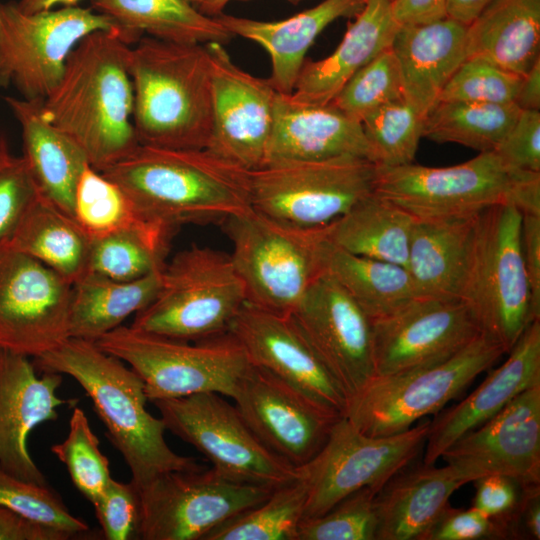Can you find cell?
I'll list each match as a JSON object with an SVG mask.
<instances>
[{
  "label": "cell",
  "mask_w": 540,
  "mask_h": 540,
  "mask_svg": "<svg viewBox=\"0 0 540 540\" xmlns=\"http://www.w3.org/2000/svg\"><path fill=\"white\" fill-rule=\"evenodd\" d=\"M130 49L119 31L86 35L43 100L45 117L79 144L99 172L140 145L133 125Z\"/></svg>",
  "instance_id": "1"
},
{
  "label": "cell",
  "mask_w": 540,
  "mask_h": 540,
  "mask_svg": "<svg viewBox=\"0 0 540 540\" xmlns=\"http://www.w3.org/2000/svg\"><path fill=\"white\" fill-rule=\"evenodd\" d=\"M146 219L179 229L222 222L251 208L249 171L208 149L138 145L101 172Z\"/></svg>",
  "instance_id": "2"
},
{
  "label": "cell",
  "mask_w": 540,
  "mask_h": 540,
  "mask_svg": "<svg viewBox=\"0 0 540 540\" xmlns=\"http://www.w3.org/2000/svg\"><path fill=\"white\" fill-rule=\"evenodd\" d=\"M33 363L37 371L68 375L83 388L136 488L163 473L200 467L194 458L177 454L167 444L162 419L146 408L140 377L94 341L69 337Z\"/></svg>",
  "instance_id": "3"
},
{
  "label": "cell",
  "mask_w": 540,
  "mask_h": 540,
  "mask_svg": "<svg viewBox=\"0 0 540 540\" xmlns=\"http://www.w3.org/2000/svg\"><path fill=\"white\" fill-rule=\"evenodd\" d=\"M130 49L133 125L142 145L206 149L212 134L206 45L141 37Z\"/></svg>",
  "instance_id": "4"
},
{
  "label": "cell",
  "mask_w": 540,
  "mask_h": 540,
  "mask_svg": "<svg viewBox=\"0 0 540 540\" xmlns=\"http://www.w3.org/2000/svg\"><path fill=\"white\" fill-rule=\"evenodd\" d=\"M522 214L493 205L475 220L460 292L482 332L507 354L536 318L522 252Z\"/></svg>",
  "instance_id": "5"
},
{
  "label": "cell",
  "mask_w": 540,
  "mask_h": 540,
  "mask_svg": "<svg viewBox=\"0 0 540 540\" xmlns=\"http://www.w3.org/2000/svg\"><path fill=\"white\" fill-rule=\"evenodd\" d=\"M221 223L233 244L230 255L244 284L247 302L290 315L324 271L329 225L297 227L252 208Z\"/></svg>",
  "instance_id": "6"
},
{
  "label": "cell",
  "mask_w": 540,
  "mask_h": 540,
  "mask_svg": "<svg viewBox=\"0 0 540 540\" xmlns=\"http://www.w3.org/2000/svg\"><path fill=\"white\" fill-rule=\"evenodd\" d=\"M94 342L140 377L151 402L205 392L232 398L251 368L244 348L229 331L192 342L120 325Z\"/></svg>",
  "instance_id": "7"
},
{
  "label": "cell",
  "mask_w": 540,
  "mask_h": 540,
  "mask_svg": "<svg viewBox=\"0 0 540 540\" xmlns=\"http://www.w3.org/2000/svg\"><path fill=\"white\" fill-rule=\"evenodd\" d=\"M246 302L231 255L192 245L166 263L159 293L135 314L130 326L172 339L199 341L228 332Z\"/></svg>",
  "instance_id": "8"
},
{
  "label": "cell",
  "mask_w": 540,
  "mask_h": 540,
  "mask_svg": "<svg viewBox=\"0 0 540 540\" xmlns=\"http://www.w3.org/2000/svg\"><path fill=\"white\" fill-rule=\"evenodd\" d=\"M506 354L485 333L452 357L403 373L374 376L347 406L346 417L360 432L373 437L410 429L437 414L482 372Z\"/></svg>",
  "instance_id": "9"
},
{
  "label": "cell",
  "mask_w": 540,
  "mask_h": 540,
  "mask_svg": "<svg viewBox=\"0 0 540 540\" xmlns=\"http://www.w3.org/2000/svg\"><path fill=\"white\" fill-rule=\"evenodd\" d=\"M378 164L343 156L278 161L249 171L251 208L297 227H323L374 192Z\"/></svg>",
  "instance_id": "10"
},
{
  "label": "cell",
  "mask_w": 540,
  "mask_h": 540,
  "mask_svg": "<svg viewBox=\"0 0 540 540\" xmlns=\"http://www.w3.org/2000/svg\"><path fill=\"white\" fill-rule=\"evenodd\" d=\"M100 30L123 36L110 17L93 9L65 6L27 13L15 1H0V87H14L23 99H46L71 51Z\"/></svg>",
  "instance_id": "11"
},
{
  "label": "cell",
  "mask_w": 540,
  "mask_h": 540,
  "mask_svg": "<svg viewBox=\"0 0 540 540\" xmlns=\"http://www.w3.org/2000/svg\"><path fill=\"white\" fill-rule=\"evenodd\" d=\"M166 430L202 453L222 476L274 488L298 475V468L268 450L235 405L205 392L153 402Z\"/></svg>",
  "instance_id": "12"
},
{
  "label": "cell",
  "mask_w": 540,
  "mask_h": 540,
  "mask_svg": "<svg viewBox=\"0 0 540 540\" xmlns=\"http://www.w3.org/2000/svg\"><path fill=\"white\" fill-rule=\"evenodd\" d=\"M274 488L234 481L213 468L163 473L137 488L139 539L204 540L223 522L264 501Z\"/></svg>",
  "instance_id": "13"
},
{
  "label": "cell",
  "mask_w": 540,
  "mask_h": 540,
  "mask_svg": "<svg viewBox=\"0 0 540 540\" xmlns=\"http://www.w3.org/2000/svg\"><path fill=\"white\" fill-rule=\"evenodd\" d=\"M430 420L389 436L360 432L346 417L331 428L321 450L299 473L306 482L304 518L324 514L351 493L366 486H382L422 452Z\"/></svg>",
  "instance_id": "14"
},
{
  "label": "cell",
  "mask_w": 540,
  "mask_h": 540,
  "mask_svg": "<svg viewBox=\"0 0 540 540\" xmlns=\"http://www.w3.org/2000/svg\"><path fill=\"white\" fill-rule=\"evenodd\" d=\"M516 172L493 151L448 167L378 165L374 193L416 219L471 217L510 203Z\"/></svg>",
  "instance_id": "15"
},
{
  "label": "cell",
  "mask_w": 540,
  "mask_h": 540,
  "mask_svg": "<svg viewBox=\"0 0 540 540\" xmlns=\"http://www.w3.org/2000/svg\"><path fill=\"white\" fill-rule=\"evenodd\" d=\"M72 284L0 244V348L37 358L69 338Z\"/></svg>",
  "instance_id": "16"
},
{
  "label": "cell",
  "mask_w": 540,
  "mask_h": 540,
  "mask_svg": "<svg viewBox=\"0 0 540 540\" xmlns=\"http://www.w3.org/2000/svg\"><path fill=\"white\" fill-rule=\"evenodd\" d=\"M370 321L375 376L437 364L483 333L469 307L458 298L418 297Z\"/></svg>",
  "instance_id": "17"
},
{
  "label": "cell",
  "mask_w": 540,
  "mask_h": 540,
  "mask_svg": "<svg viewBox=\"0 0 540 540\" xmlns=\"http://www.w3.org/2000/svg\"><path fill=\"white\" fill-rule=\"evenodd\" d=\"M290 316L349 402L375 376L369 317L325 271Z\"/></svg>",
  "instance_id": "18"
},
{
  "label": "cell",
  "mask_w": 540,
  "mask_h": 540,
  "mask_svg": "<svg viewBox=\"0 0 540 540\" xmlns=\"http://www.w3.org/2000/svg\"><path fill=\"white\" fill-rule=\"evenodd\" d=\"M210 57L212 134L208 149L247 171L266 162L277 91L268 78L244 71L225 45L205 44Z\"/></svg>",
  "instance_id": "19"
},
{
  "label": "cell",
  "mask_w": 540,
  "mask_h": 540,
  "mask_svg": "<svg viewBox=\"0 0 540 540\" xmlns=\"http://www.w3.org/2000/svg\"><path fill=\"white\" fill-rule=\"evenodd\" d=\"M228 331L251 365L271 373L330 416H345L347 396L290 315L246 302Z\"/></svg>",
  "instance_id": "20"
},
{
  "label": "cell",
  "mask_w": 540,
  "mask_h": 540,
  "mask_svg": "<svg viewBox=\"0 0 540 540\" xmlns=\"http://www.w3.org/2000/svg\"><path fill=\"white\" fill-rule=\"evenodd\" d=\"M441 458L468 483L490 474L540 484V382L458 438Z\"/></svg>",
  "instance_id": "21"
},
{
  "label": "cell",
  "mask_w": 540,
  "mask_h": 540,
  "mask_svg": "<svg viewBox=\"0 0 540 540\" xmlns=\"http://www.w3.org/2000/svg\"><path fill=\"white\" fill-rule=\"evenodd\" d=\"M232 399L261 443L295 468L308 463L321 450L332 426L340 419L253 365L239 382Z\"/></svg>",
  "instance_id": "22"
},
{
  "label": "cell",
  "mask_w": 540,
  "mask_h": 540,
  "mask_svg": "<svg viewBox=\"0 0 540 540\" xmlns=\"http://www.w3.org/2000/svg\"><path fill=\"white\" fill-rule=\"evenodd\" d=\"M62 381V374L39 375L28 356L0 348V466L18 478L48 485L28 439L37 426L58 418L59 407L77 403L57 395Z\"/></svg>",
  "instance_id": "23"
},
{
  "label": "cell",
  "mask_w": 540,
  "mask_h": 540,
  "mask_svg": "<svg viewBox=\"0 0 540 540\" xmlns=\"http://www.w3.org/2000/svg\"><path fill=\"white\" fill-rule=\"evenodd\" d=\"M466 398L430 421L423 463L433 465L458 438L480 426L522 391L540 382V319L531 322L507 353Z\"/></svg>",
  "instance_id": "24"
},
{
  "label": "cell",
  "mask_w": 540,
  "mask_h": 540,
  "mask_svg": "<svg viewBox=\"0 0 540 540\" xmlns=\"http://www.w3.org/2000/svg\"><path fill=\"white\" fill-rule=\"evenodd\" d=\"M343 156L366 158L376 163L360 121L332 103H306L277 92L265 164Z\"/></svg>",
  "instance_id": "25"
},
{
  "label": "cell",
  "mask_w": 540,
  "mask_h": 540,
  "mask_svg": "<svg viewBox=\"0 0 540 540\" xmlns=\"http://www.w3.org/2000/svg\"><path fill=\"white\" fill-rule=\"evenodd\" d=\"M467 25L449 17L400 25L391 49L399 65L403 96L423 118L466 59Z\"/></svg>",
  "instance_id": "26"
},
{
  "label": "cell",
  "mask_w": 540,
  "mask_h": 540,
  "mask_svg": "<svg viewBox=\"0 0 540 540\" xmlns=\"http://www.w3.org/2000/svg\"><path fill=\"white\" fill-rule=\"evenodd\" d=\"M467 483L449 464L409 463L376 493L375 540H419L448 507L451 495Z\"/></svg>",
  "instance_id": "27"
},
{
  "label": "cell",
  "mask_w": 540,
  "mask_h": 540,
  "mask_svg": "<svg viewBox=\"0 0 540 540\" xmlns=\"http://www.w3.org/2000/svg\"><path fill=\"white\" fill-rule=\"evenodd\" d=\"M366 0H324L318 5L278 21H259L221 13L215 18L234 37L251 40L263 47L271 59L273 88L291 94L318 35L339 18L355 17Z\"/></svg>",
  "instance_id": "28"
},
{
  "label": "cell",
  "mask_w": 540,
  "mask_h": 540,
  "mask_svg": "<svg viewBox=\"0 0 540 540\" xmlns=\"http://www.w3.org/2000/svg\"><path fill=\"white\" fill-rule=\"evenodd\" d=\"M399 26L392 14L391 0H366L331 55L318 61H304L290 95L306 103H331L362 67L391 47Z\"/></svg>",
  "instance_id": "29"
},
{
  "label": "cell",
  "mask_w": 540,
  "mask_h": 540,
  "mask_svg": "<svg viewBox=\"0 0 540 540\" xmlns=\"http://www.w3.org/2000/svg\"><path fill=\"white\" fill-rule=\"evenodd\" d=\"M22 129L23 157L41 193L74 219L78 181L88 158L68 134L52 124L43 113V100L5 97Z\"/></svg>",
  "instance_id": "30"
},
{
  "label": "cell",
  "mask_w": 540,
  "mask_h": 540,
  "mask_svg": "<svg viewBox=\"0 0 540 540\" xmlns=\"http://www.w3.org/2000/svg\"><path fill=\"white\" fill-rule=\"evenodd\" d=\"M476 217L415 218L405 268L418 297L459 299Z\"/></svg>",
  "instance_id": "31"
},
{
  "label": "cell",
  "mask_w": 540,
  "mask_h": 540,
  "mask_svg": "<svg viewBox=\"0 0 540 540\" xmlns=\"http://www.w3.org/2000/svg\"><path fill=\"white\" fill-rule=\"evenodd\" d=\"M539 48L540 0H493L467 27V57L522 77L540 59Z\"/></svg>",
  "instance_id": "32"
},
{
  "label": "cell",
  "mask_w": 540,
  "mask_h": 540,
  "mask_svg": "<svg viewBox=\"0 0 540 540\" xmlns=\"http://www.w3.org/2000/svg\"><path fill=\"white\" fill-rule=\"evenodd\" d=\"M92 9L110 17L131 45L143 34L160 40L226 45L233 36L191 0H91Z\"/></svg>",
  "instance_id": "33"
},
{
  "label": "cell",
  "mask_w": 540,
  "mask_h": 540,
  "mask_svg": "<svg viewBox=\"0 0 540 540\" xmlns=\"http://www.w3.org/2000/svg\"><path fill=\"white\" fill-rule=\"evenodd\" d=\"M162 271L130 281L87 272L72 284L69 337L95 341L157 296Z\"/></svg>",
  "instance_id": "34"
},
{
  "label": "cell",
  "mask_w": 540,
  "mask_h": 540,
  "mask_svg": "<svg viewBox=\"0 0 540 540\" xmlns=\"http://www.w3.org/2000/svg\"><path fill=\"white\" fill-rule=\"evenodd\" d=\"M42 262L71 284L88 272L91 239L41 192L5 242Z\"/></svg>",
  "instance_id": "35"
},
{
  "label": "cell",
  "mask_w": 540,
  "mask_h": 540,
  "mask_svg": "<svg viewBox=\"0 0 540 540\" xmlns=\"http://www.w3.org/2000/svg\"><path fill=\"white\" fill-rule=\"evenodd\" d=\"M415 218L376 193L329 224L328 239L350 253L406 267Z\"/></svg>",
  "instance_id": "36"
},
{
  "label": "cell",
  "mask_w": 540,
  "mask_h": 540,
  "mask_svg": "<svg viewBox=\"0 0 540 540\" xmlns=\"http://www.w3.org/2000/svg\"><path fill=\"white\" fill-rule=\"evenodd\" d=\"M323 270L370 320L391 314L418 298L404 266L350 253L329 239L323 255Z\"/></svg>",
  "instance_id": "37"
},
{
  "label": "cell",
  "mask_w": 540,
  "mask_h": 540,
  "mask_svg": "<svg viewBox=\"0 0 540 540\" xmlns=\"http://www.w3.org/2000/svg\"><path fill=\"white\" fill-rule=\"evenodd\" d=\"M176 231L150 221L91 239L88 272L130 281L161 271Z\"/></svg>",
  "instance_id": "38"
},
{
  "label": "cell",
  "mask_w": 540,
  "mask_h": 540,
  "mask_svg": "<svg viewBox=\"0 0 540 540\" xmlns=\"http://www.w3.org/2000/svg\"><path fill=\"white\" fill-rule=\"evenodd\" d=\"M514 104L437 101L423 118L422 136L481 152L494 151L516 122Z\"/></svg>",
  "instance_id": "39"
},
{
  "label": "cell",
  "mask_w": 540,
  "mask_h": 540,
  "mask_svg": "<svg viewBox=\"0 0 540 540\" xmlns=\"http://www.w3.org/2000/svg\"><path fill=\"white\" fill-rule=\"evenodd\" d=\"M307 486L299 473L275 487L261 503L210 531L204 540H296L304 518Z\"/></svg>",
  "instance_id": "40"
},
{
  "label": "cell",
  "mask_w": 540,
  "mask_h": 540,
  "mask_svg": "<svg viewBox=\"0 0 540 540\" xmlns=\"http://www.w3.org/2000/svg\"><path fill=\"white\" fill-rule=\"evenodd\" d=\"M74 219L90 239L152 221L138 212L117 183L90 165L83 171L76 187Z\"/></svg>",
  "instance_id": "41"
},
{
  "label": "cell",
  "mask_w": 540,
  "mask_h": 540,
  "mask_svg": "<svg viewBox=\"0 0 540 540\" xmlns=\"http://www.w3.org/2000/svg\"><path fill=\"white\" fill-rule=\"evenodd\" d=\"M361 123L378 165L393 167L413 162L423 137V117L405 99L374 109Z\"/></svg>",
  "instance_id": "42"
},
{
  "label": "cell",
  "mask_w": 540,
  "mask_h": 540,
  "mask_svg": "<svg viewBox=\"0 0 540 540\" xmlns=\"http://www.w3.org/2000/svg\"><path fill=\"white\" fill-rule=\"evenodd\" d=\"M50 450L65 465L75 488L94 504L112 476L109 460L101 452L99 439L80 407L73 406L66 438Z\"/></svg>",
  "instance_id": "43"
},
{
  "label": "cell",
  "mask_w": 540,
  "mask_h": 540,
  "mask_svg": "<svg viewBox=\"0 0 540 540\" xmlns=\"http://www.w3.org/2000/svg\"><path fill=\"white\" fill-rule=\"evenodd\" d=\"M380 487H363L324 514L303 518L296 540H375L377 517L374 499Z\"/></svg>",
  "instance_id": "44"
},
{
  "label": "cell",
  "mask_w": 540,
  "mask_h": 540,
  "mask_svg": "<svg viewBox=\"0 0 540 540\" xmlns=\"http://www.w3.org/2000/svg\"><path fill=\"white\" fill-rule=\"evenodd\" d=\"M399 99H404L401 73L389 47L362 67L331 103L361 122L374 109Z\"/></svg>",
  "instance_id": "45"
},
{
  "label": "cell",
  "mask_w": 540,
  "mask_h": 540,
  "mask_svg": "<svg viewBox=\"0 0 540 540\" xmlns=\"http://www.w3.org/2000/svg\"><path fill=\"white\" fill-rule=\"evenodd\" d=\"M0 506L71 536L88 530L87 523L73 515L49 485L14 476L0 466Z\"/></svg>",
  "instance_id": "46"
},
{
  "label": "cell",
  "mask_w": 540,
  "mask_h": 540,
  "mask_svg": "<svg viewBox=\"0 0 540 540\" xmlns=\"http://www.w3.org/2000/svg\"><path fill=\"white\" fill-rule=\"evenodd\" d=\"M522 76L480 57H467L442 90L438 101L514 103Z\"/></svg>",
  "instance_id": "47"
},
{
  "label": "cell",
  "mask_w": 540,
  "mask_h": 540,
  "mask_svg": "<svg viewBox=\"0 0 540 540\" xmlns=\"http://www.w3.org/2000/svg\"><path fill=\"white\" fill-rule=\"evenodd\" d=\"M40 192L25 158L15 155L0 133V244L10 239Z\"/></svg>",
  "instance_id": "48"
},
{
  "label": "cell",
  "mask_w": 540,
  "mask_h": 540,
  "mask_svg": "<svg viewBox=\"0 0 540 540\" xmlns=\"http://www.w3.org/2000/svg\"><path fill=\"white\" fill-rule=\"evenodd\" d=\"M93 506L105 539H139V494L131 481L124 483L111 478Z\"/></svg>",
  "instance_id": "49"
},
{
  "label": "cell",
  "mask_w": 540,
  "mask_h": 540,
  "mask_svg": "<svg viewBox=\"0 0 540 540\" xmlns=\"http://www.w3.org/2000/svg\"><path fill=\"white\" fill-rule=\"evenodd\" d=\"M474 483L472 506L501 526L505 540H515V518L525 485L500 474L483 476Z\"/></svg>",
  "instance_id": "50"
},
{
  "label": "cell",
  "mask_w": 540,
  "mask_h": 540,
  "mask_svg": "<svg viewBox=\"0 0 540 540\" xmlns=\"http://www.w3.org/2000/svg\"><path fill=\"white\" fill-rule=\"evenodd\" d=\"M505 540L501 526L475 507L450 504L419 540Z\"/></svg>",
  "instance_id": "51"
},
{
  "label": "cell",
  "mask_w": 540,
  "mask_h": 540,
  "mask_svg": "<svg viewBox=\"0 0 540 540\" xmlns=\"http://www.w3.org/2000/svg\"><path fill=\"white\" fill-rule=\"evenodd\" d=\"M493 152L509 169L540 172L539 110H521L516 122Z\"/></svg>",
  "instance_id": "52"
},
{
  "label": "cell",
  "mask_w": 540,
  "mask_h": 540,
  "mask_svg": "<svg viewBox=\"0 0 540 540\" xmlns=\"http://www.w3.org/2000/svg\"><path fill=\"white\" fill-rule=\"evenodd\" d=\"M521 234L532 310L535 317L540 318V215L522 214Z\"/></svg>",
  "instance_id": "53"
},
{
  "label": "cell",
  "mask_w": 540,
  "mask_h": 540,
  "mask_svg": "<svg viewBox=\"0 0 540 540\" xmlns=\"http://www.w3.org/2000/svg\"><path fill=\"white\" fill-rule=\"evenodd\" d=\"M71 535L0 506V540H67Z\"/></svg>",
  "instance_id": "54"
},
{
  "label": "cell",
  "mask_w": 540,
  "mask_h": 540,
  "mask_svg": "<svg viewBox=\"0 0 540 540\" xmlns=\"http://www.w3.org/2000/svg\"><path fill=\"white\" fill-rule=\"evenodd\" d=\"M391 9L399 25L425 24L447 17V0H392Z\"/></svg>",
  "instance_id": "55"
},
{
  "label": "cell",
  "mask_w": 540,
  "mask_h": 540,
  "mask_svg": "<svg viewBox=\"0 0 540 540\" xmlns=\"http://www.w3.org/2000/svg\"><path fill=\"white\" fill-rule=\"evenodd\" d=\"M516 540L540 539V484L525 485L515 519Z\"/></svg>",
  "instance_id": "56"
},
{
  "label": "cell",
  "mask_w": 540,
  "mask_h": 540,
  "mask_svg": "<svg viewBox=\"0 0 540 540\" xmlns=\"http://www.w3.org/2000/svg\"><path fill=\"white\" fill-rule=\"evenodd\" d=\"M510 203L521 214L540 215V172L517 171L510 195Z\"/></svg>",
  "instance_id": "57"
},
{
  "label": "cell",
  "mask_w": 540,
  "mask_h": 540,
  "mask_svg": "<svg viewBox=\"0 0 540 540\" xmlns=\"http://www.w3.org/2000/svg\"><path fill=\"white\" fill-rule=\"evenodd\" d=\"M514 104L520 110L540 109V59L523 76Z\"/></svg>",
  "instance_id": "58"
},
{
  "label": "cell",
  "mask_w": 540,
  "mask_h": 540,
  "mask_svg": "<svg viewBox=\"0 0 540 540\" xmlns=\"http://www.w3.org/2000/svg\"><path fill=\"white\" fill-rule=\"evenodd\" d=\"M493 0H447V17L470 25Z\"/></svg>",
  "instance_id": "59"
},
{
  "label": "cell",
  "mask_w": 540,
  "mask_h": 540,
  "mask_svg": "<svg viewBox=\"0 0 540 540\" xmlns=\"http://www.w3.org/2000/svg\"><path fill=\"white\" fill-rule=\"evenodd\" d=\"M80 0H19L18 6L24 12L35 13L53 9L56 5L76 6Z\"/></svg>",
  "instance_id": "60"
},
{
  "label": "cell",
  "mask_w": 540,
  "mask_h": 540,
  "mask_svg": "<svg viewBox=\"0 0 540 540\" xmlns=\"http://www.w3.org/2000/svg\"><path fill=\"white\" fill-rule=\"evenodd\" d=\"M230 1L232 0H198L195 6L201 13L209 17H216L223 13Z\"/></svg>",
  "instance_id": "61"
},
{
  "label": "cell",
  "mask_w": 540,
  "mask_h": 540,
  "mask_svg": "<svg viewBox=\"0 0 540 540\" xmlns=\"http://www.w3.org/2000/svg\"><path fill=\"white\" fill-rule=\"evenodd\" d=\"M237 1H244V2H246V1H251V0H237ZM286 1H288V2H290V3H292V4H297V3L300 2L301 0H286Z\"/></svg>",
  "instance_id": "62"
},
{
  "label": "cell",
  "mask_w": 540,
  "mask_h": 540,
  "mask_svg": "<svg viewBox=\"0 0 540 540\" xmlns=\"http://www.w3.org/2000/svg\"><path fill=\"white\" fill-rule=\"evenodd\" d=\"M191 1H192V2L194 3V5H195V4L197 3L198 0H191Z\"/></svg>",
  "instance_id": "63"
},
{
  "label": "cell",
  "mask_w": 540,
  "mask_h": 540,
  "mask_svg": "<svg viewBox=\"0 0 540 540\" xmlns=\"http://www.w3.org/2000/svg\"><path fill=\"white\" fill-rule=\"evenodd\" d=\"M392 1V0H391Z\"/></svg>",
  "instance_id": "64"
}]
</instances>
